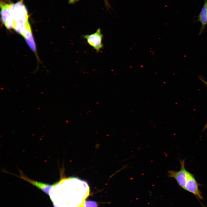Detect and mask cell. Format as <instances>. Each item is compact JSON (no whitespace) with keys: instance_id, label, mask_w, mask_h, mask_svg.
Segmentation results:
<instances>
[{"instance_id":"cell-1","label":"cell","mask_w":207,"mask_h":207,"mask_svg":"<svg viewBox=\"0 0 207 207\" xmlns=\"http://www.w3.org/2000/svg\"><path fill=\"white\" fill-rule=\"evenodd\" d=\"M11 17L13 22L12 29L22 36L31 29L28 11L23 0H20L13 3L11 10Z\"/></svg>"},{"instance_id":"cell-2","label":"cell","mask_w":207,"mask_h":207,"mask_svg":"<svg viewBox=\"0 0 207 207\" xmlns=\"http://www.w3.org/2000/svg\"><path fill=\"white\" fill-rule=\"evenodd\" d=\"M179 162L181 166L180 169L177 171L172 170H168V176L174 178L179 185L185 190L187 183L188 171L185 167V159L180 160Z\"/></svg>"},{"instance_id":"cell-3","label":"cell","mask_w":207,"mask_h":207,"mask_svg":"<svg viewBox=\"0 0 207 207\" xmlns=\"http://www.w3.org/2000/svg\"><path fill=\"white\" fill-rule=\"evenodd\" d=\"M83 37L86 40L87 43L92 47L97 53L99 52L103 48L102 41L103 34L100 28H99L94 33L84 35Z\"/></svg>"},{"instance_id":"cell-4","label":"cell","mask_w":207,"mask_h":207,"mask_svg":"<svg viewBox=\"0 0 207 207\" xmlns=\"http://www.w3.org/2000/svg\"><path fill=\"white\" fill-rule=\"evenodd\" d=\"M200 185L194 175L188 171L187 183L184 190L193 194L198 200H202L203 198L199 189Z\"/></svg>"},{"instance_id":"cell-5","label":"cell","mask_w":207,"mask_h":207,"mask_svg":"<svg viewBox=\"0 0 207 207\" xmlns=\"http://www.w3.org/2000/svg\"><path fill=\"white\" fill-rule=\"evenodd\" d=\"M20 176L15 175L30 183L47 195H50V191L51 188L54 187V184L51 185L32 180L26 176L20 170Z\"/></svg>"},{"instance_id":"cell-6","label":"cell","mask_w":207,"mask_h":207,"mask_svg":"<svg viewBox=\"0 0 207 207\" xmlns=\"http://www.w3.org/2000/svg\"><path fill=\"white\" fill-rule=\"evenodd\" d=\"M12 3H5L1 0L0 6L1 9V18L2 23L4 24L11 17V9Z\"/></svg>"},{"instance_id":"cell-7","label":"cell","mask_w":207,"mask_h":207,"mask_svg":"<svg viewBox=\"0 0 207 207\" xmlns=\"http://www.w3.org/2000/svg\"><path fill=\"white\" fill-rule=\"evenodd\" d=\"M197 17L198 19L195 21V22H199L201 23V26L198 34L199 35H200L204 31L207 25V8L206 2L205 1H204V5L198 15L197 16Z\"/></svg>"},{"instance_id":"cell-8","label":"cell","mask_w":207,"mask_h":207,"mask_svg":"<svg viewBox=\"0 0 207 207\" xmlns=\"http://www.w3.org/2000/svg\"><path fill=\"white\" fill-rule=\"evenodd\" d=\"M81 207H98L97 203L92 200L85 201Z\"/></svg>"},{"instance_id":"cell-9","label":"cell","mask_w":207,"mask_h":207,"mask_svg":"<svg viewBox=\"0 0 207 207\" xmlns=\"http://www.w3.org/2000/svg\"><path fill=\"white\" fill-rule=\"evenodd\" d=\"M106 8L109 9L110 7V6L108 0H103Z\"/></svg>"},{"instance_id":"cell-10","label":"cell","mask_w":207,"mask_h":207,"mask_svg":"<svg viewBox=\"0 0 207 207\" xmlns=\"http://www.w3.org/2000/svg\"><path fill=\"white\" fill-rule=\"evenodd\" d=\"M80 0H69L68 3L69 4H73L78 1Z\"/></svg>"},{"instance_id":"cell-11","label":"cell","mask_w":207,"mask_h":207,"mask_svg":"<svg viewBox=\"0 0 207 207\" xmlns=\"http://www.w3.org/2000/svg\"><path fill=\"white\" fill-rule=\"evenodd\" d=\"M199 78L206 85L207 87V82L204 79H203L202 78V77L201 76H199Z\"/></svg>"},{"instance_id":"cell-12","label":"cell","mask_w":207,"mask_h":207,"mask_svg":"<svg viewBox=\"0 0 207 207\" xmlns=\"http://www.w3.org/2000/svg\"><path fill=\"white\" fill-rule=\"evenodd\" d=\"M207 128V121L206 122V124L204 126V127L203 128V131L205 130Z\"/></svg>"},{"instance_id":"cell-13","label":"cell","mask_w":207,"mask_h":207,"mask_svg":"<svg viewBox=\"0 0 207 207\" xmlns=\"http://www.w3.org/2000/svg\"><path fill=\"white\" fill-rule=\"evenodd\" d=\"M204 1H205L206 2V7H207V0H204Z\"/></svg>"}]
</instances>
